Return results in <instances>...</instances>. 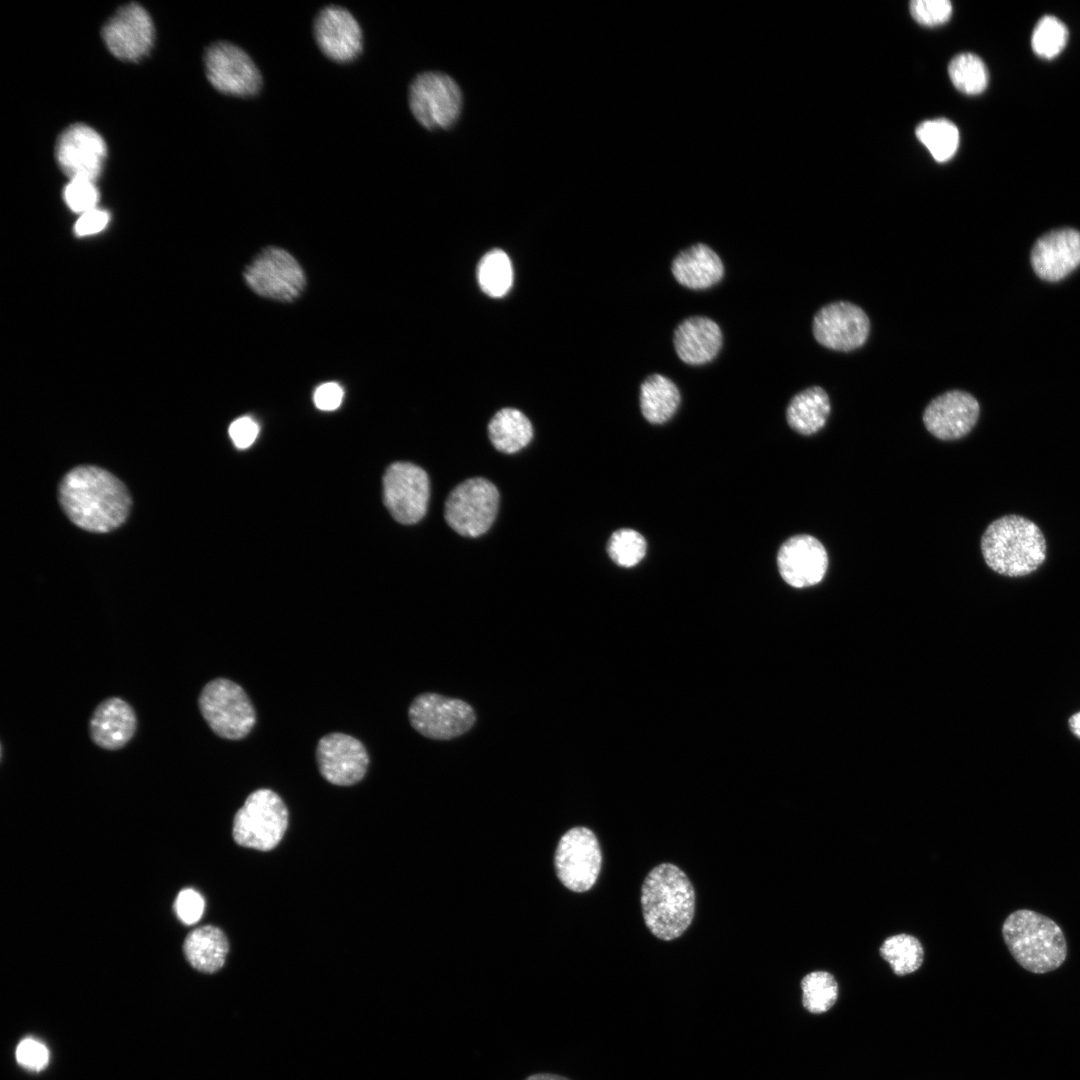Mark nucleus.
Masks as SVG:
<instances>
[{
  "instance_id": "423d86ee",
  "label": "nucleus",
  "mask_w": 1080,
  "mask_h": 1080,
  "mask_svg": "<svg viewBox=\"0 0 1080 1080\" xmlns=\"http://www.w3.org/2000/svg\"><path fill=\"white\" fill-rule=\"evenodd\" d=\"M199 708L213 732L224 739H242L256 723L248 695L240 685L226 678L213 679L204 686Z\"/></svg>"
},
{
  "instance_id": "4be33fe9",
  "label": "nucleus",
  "mask_w": 1080,
  "mask_h": 1080,
  "mask_svg": "<svg viewBox=\"0 0 1080 1080\" xmlns=\"http://www.w3.org/2000/svg\"><path fill=\"white\" fill-rule=\"evenodd\" d=\"M673 343L680 360L689 365H702L713 360L719 353L722 332L714 320L704 316H692L676 327Z\"/></svg>"
},
{
  "instance_id": "c9c22d12",
  "label": "nucleus",
  "mask_w": 1080,
  "mask_h": 1080,
  "mask_svg": "<svg viewBox=\"0 0 1080 1080\" xmlns=\"http://www.w3.org/2000/svg\"><path fill=\"white\" fill-rule=\"evenodd\" d=\"M63 196L67 206L75 213H85L96 208L99 192L94 181L83 178L70 179Z\"/></svg>"
},
{
  "instance_id": "bb28decb",
  "label": "nucleus",
  "mask_w": 1080,
  "mask_h": 1080,
  "mask_svg": "<svg viewBox=\"0 0 1080 1080\" xmlns=\"http://www.w3.org/2000/svg\"><path fill=\"white\" fill-rule=\"evenodd\" d=\"M639 398L644 418L652 424H663L677 411L681 396L672 380L652 374L642 382Z\"/></svg>"
},
{
  "instance_id": "a19ab883",
  "label": "nucleus",
  "mask_w": 1080,
  "mask_h": 1080,
  "mask_svg": "<svg viewBox=\"0 0 1080 1080\" xmlns=\"http://www.w3.org/2000/svg\"><path fill=\"white\" fill-rule=\"evenodd\" d=\"M109 219L107 211L94 208L81 214L74 226L75 233L78 236L96 234L107 226Z\"/></svg>"
},
{
  "instance_id": "1a4fd4ad",
  "label": "nucleus",
  "mask_w": 1080,
  "mask_h": 1080,
  "mask_svg": "<svg viewBox=\"0 0 1080 1080\" xmlns=\"http://www.w3.org/2000/svg\"><path fill=\"white\" fill-rule=\"evenodd\" d=\"M247 285L258 295L282 302L298 298L306 286L298 261L278 247L263 249L244 270Z\"/></svg>"
},
{
  "instance_id": "ea45409f",
  "label": "nucleus",
  "mask_w": 1080,
  "mask_h": 1080,
  "mask_svg": "<svg viewBox=\"0 0 1080 1080\" xmlns=\"http://www.w3.org/2000/svg\"><path fill=\"white\" fill-rule=\"evenodd\" d=\"M259 432L257 423L250 417L244 416L233 421L229 427V435L237 448H248L256 439Z\"/></svg>"
},
{
  "instance_id": "ddd939ff",
  "label": "nucleus",
  "mask_w": 1080,
  "mask_h": 1080,
  "mask_svg": "<svg viewBox=\"0 0 1080 1080\" xmlns=\"http://www.w3.org/2000/svg\"><path fill=\"white\" fill-rule=\"evenodd\" d=\"M209 82L218 91L233 96H252L261 87L260 72L250 56L229 42H216L204 54Z\"/></svg>"
},
{
  "instance_id": "dca6fc26",
  "label": "nucleus",
  "mask_w": 1080,
  "mask_h": 1080,
  "mask_svg": "<svg viewBox=\"0 0 1080 1080\" xmlns=\"http://www.w3.org/2000/svg\"><path fill=\"white\" fill-rule=\"evenodd\" d=\"M316 760L321 775L339 786L359 782L369 765V756L362 742L340 732L329 733L319 740Z\"/></svg>"
},
{
  "instance_id": "39448f33",
  "label": "nucleus",
  "mask_w": 1080,
  "mask_h": 1080,
  "mask_svg": "<svg viewBox=\"0 0 1080 1080\" xmlns=\"http://www.w3.org/2000/svg\"><path fill=\"white\" fill-rule=\"evenodd\" d=\"M288 825V811L281 797L270 789L253 791L237 811L233 838L241 846L268 851L278 845Z\"/></svg>"
},
{
  "instance_id": "9b49d317",
  "label": "nucleus",
  "mask_w": 1080,
  "mask_h": 1080,
  "mask_svg": "<svg viewBox=\"0 0 1080 1080\" xmlns=\"http://www.w3.org/2000/svg\"><path fill=\"white\" fill-rule=\"evenodd\" d=\"M602 856L595 834L575 827L560 839L555 853L556 873L562 884L574 892H585L595 884Z\"/></svg>"
},
{
  "instance_id": "c85d7f7f",
  "label": "nucleus",
  "mask_w": 1080,
  "mask_h": 1080,
  "mask_svg": "<svg viewBox=\"0 0 1080 1080\" xmlns=\"http://www.w3.org/2000/svg\"><path fill=\"white\" fill-rule=\"evenodd\" d=\"M880 955L898 976L915 972L924 960V950L920 941L904 933L886 938L880 947Z\"/></svg>"
},
{
  "instance_id": "4c0bfd02",
  "label": "nucleus",
  "mask_w": 1080,
  "mask_h": 1080,
  "mask_svg": "<svg viewBox=\"0 0 1080 1080\" xmlns=\"http://www.w3.org/2000/svg\"><path fill=\"white\" fill-rule=\"evenodd\" d=\"M15 1055L18 1064L30 1071L43 1070L49 1061L47 1047L33 1038L23 1039L17 1045Z\"/></svg>"
},
{
  "instance_id": "a878e982",
  "label": "nucleus",
  "mask_w": 1080,
  "mask_h": 1080,
  "mask_svg": "<svg viewBox=\"0 0 1080 1080\" xmlns=\"http://www.w3.org/2000/svg\"><path fill=\"white\" fill-rule=\"evenodd\" d=\"M830 411L826 391L820 386H811L791 399L786 409V420L797 433L811 435L823 428Z\"/></svg>"
},
{
  "instance_id": "f03ea898",
  "label": "nucleus",
  "mask_w": 1080,
  "mask_h": 1080,
  "mask_svg": "<svg viewBox=\"0 0 1080 1080\" xmlns=\"http://www.w3.org/2000/svg\"><path fill=\"white\" fill-rule=\"evenodd\" d=\"M641 906L650 932L659 939L673 940L692 923L694 887L679 867L662 863L648 873L642 884Z\"/></svg>"
},
{
  "instance_id": "a211bd4d",
  "label": "nucleus",
  "mask_w": 1080,
  "mask_h": 1080,
  "mask_svg": "<svg viewBox=\"0 0 1080 1080\" xmlns=\"http://www.w3.org/2000/svg\"><path fill=\"white\" fill-rule=\"evenodd\" d=\"M980 413L976 398L962 390H950L937 396L923 412V423L933 436L956 440L975 426Z\"/></svg>"
},
{
  "instance_id": "f3484780",
  "label": "nucleus",
  "mask_w": 1080,
  "mask_h": 1080,
  "mask_svg": "<svg viewBox=\"0 0 1080 1080\" xmlns=\"http://www.w3.org/2000/svg\"><path fill=\"white\" fill-rule=\"evenodd\" d=\"M106 144L101 135L85 124L66 128L56 144V159L61 170L70 178L95 181L106 157Z\"/></svg>"
},
{
  "instance_id": "37998d69",
  "label": "nucleus",
  "mask_w": 1080,
  "mask_h": 1080,
  "mask_svg": "<svg viewBox=\"0 0 1080 1080\" xmlns=\"http://www.w3.org/2000/svg\"><path fill=\"white\" fill-rule=\"evenodd\" d=\"M525 1080H570L569 1078L552 1073H536L528 1076Z\"/></svg>"
},
{
  "instance_id": "6ab92c4d",
  "label": "nucleus",
  "mask_w": 1080,
  "mask_h": 1080,
  "mask_svg": "<svg viewBox=\"0 0 1080 1080\" xmlns=\"http://www.w3.org/2000/svg\"><path fill=\"white\" fill-rule=\"evenodd\" d=\"M777 565L783 580L792 587L804 588L819 583L828 568L823 544L811 535H796L779 548Z\"/></svg>"
},
{
  "instance_id": "79ce46f5",
  "label": "nucleus",
  "mask_w": 1080,
  "mask_h": 1080,
  "mask_svg": "<svg viewBox=\"0 0 1080 1080\" xmlns=\"http://www.w3.org/2000/svg\"><path fill=\"white\" fill-rule=\"evenodd\" d=\"M343 395V389L337 383H324L316 389L314 393V403L320 410L332 411L340 406Z\"/></svg>"
},
{
  "instance_id": "cd10ccee",
  "label": "nucleus",
  "mask_w": 1080,
  "mask_h": 1080,
  "mask_svg": "<svg viewBox=\"0 0 1080 1080\" xmlns=\"http://www.w3.org/2000/svg\"><path fill=\"white\" fill-rule=\"evenodd\" d=\"M488 435L498 451L512 454L528 445L533 437V428L521 411L503 408L490 420Z\"/></svg>"
},
{
  "instance_id": "aec40b11",
  "label": "nucleus",
  "mask_w": 1080,
  "mask_h": 1080,
  "mask_svg": "<svg viewBox=\"0 0 1080 1080\" xmlns=\"http://www.w3.org/2000/svg\"><path fill=\"white\" fill-rule=\"evenodd\" d=\"M314 36L320 50L336 62H350L362 50L360 25L342 7L328 6L318 13L314 21Z\"/></svg>"
},
{
  "instance_id": "f257e3e1",
  "label": "nucleus",
  "mask_w": 1080,
  "mask_h": 1080,
  "mask_svg": "<svg viewBox=\"0 0 1080 1080\" xmlns=\"http://www.w3.org/2000/svg\"><path fill=\"white\" fill-rule=\"evenodd\" d=\"M59 501L75 525L97 533L119 527L131 507L124 484L95 466H79L69 471L60 483Z\"/></svg>"
},
{
  "instance_id": "5701e85b",
  "label": "nucleus",
  "mask_w": 1080,
  "mask_h": 1080,
  "mask_svg": "<svg viewBox=\"0 0 1080 1080\" xmlns=\"http://www.w3.org/2000/svg\"><path fill=\"white\" fill-rule=\"evenodd\" d=\"M136 724L135 713L127 702L117 697L108 698L98 705L91 717V738L104 749L116 750L133 737Z\"/></svg>"
},
{
  "instance_id": "7c9ffc66",
  "label": "nucleus",
  "mask_w": 1080,
  "mask_h": 1080,
  "mask_svg": "<svg viewBox=\"0 0 1080 1080\" xmlns=\"http://www.w3.org/2000/svg\"><path fill=\"white\" fill-rule=\"evenodd\" d=\"M916 136L938 162H945L953 157L959 145V131L947 119H934L922 122L916 128Z\"/></svg>"
},
{
  "instance_id": "6e6552de",
  "label": "nucleus",
  "mask_w": 1080,
  "mask_h": 1080,
  "mask_svg": "<svg viewBox=\"0 0 1080 1080\" xmlns=\"http://www.w3.org/2000/svg\"><path fill=\"white\" fill-rule=\"evenodd\" d=\"M499 504L495 485L484 478H471L456 486L448 495L444 517L458 534L477 537L494 522Z\"/></svg>"
},
{
  "instance_id": "58836bf2",
  "label": "nucleus",
  "mask_w": 1080,
  "mask_h": 1080,
  "mask_svg": "<svg viewBox=\"0 0 1080 1080\" xmlns=\"http://www.w3.org/2000/svg\"><path fill=\"white\" fill-rule=\"evenodd\" d=\"M204 908L205 901L202 895L192 888L181 890L174 903L177 917L186 925L198 922L204 913Z\"/></svg>"
},
{
  "instance_id": "412c9836",
  "label": "nucleus",
  "mask_w": 1080,
  "mask_h": 1080,
  "mask_svg": "<svg viewBox=\"0 0 1080 1080\" xmlns=\"http://www.w3.org/2000/svg\"><path fill=\"white\" fill-rule=\"evenodd\" d=\"M1031 264L1043 280L1063 279L1080 265V232L1061 228L1044 234L1033 245Z\"/></svg>"
},
{
  "instance_id": "f8f14e48",
  "label": "nucleus",
  "mask_w": 1080,
  "mask_h": 1080,
  "mask_svg": "<svg viewBox=\"0 0 1080 1080\" xmlns=\"http://www.w3.org/2000/svg\"><path fill=\"white\" fill-rule=\"evenodd\" d=\"M384 503L392 517L401 524H414L426 513L430 496L427 473L408 462L388 467L383 478Z\"/></svg>"
},
{
  "instance_id": "f704fd0d",
  "label": "nucleus",
  "mask_w": 1080,
  "mask_h": 1080,
  "mask_svg": "<svg viewBox=\"0 0 1080 1080\" xmlns=\"http://www.w3.org/2000/svg\"><path fill=\"white\" fill-rule=\"evenodd\" d=\"M644 537L633 529L623 528L615 531L607 546L610 558L621 567L637 565L646 554Z\"/></svg>"
},
{
  "instance_id": "20e7f679",
  "label": "nucleus",
  "mask_w": 1080,
  "mask_h": 1080,
  "mask_svg": "<svg viewBox=\"0 0 1080 1080\" xmlns=\"http://www.w3.org/2000/svg\"><path fill=\"white\" fill-rule=\"evenodd\" d=\"M1004 942L1024 969L1043 974L1060 967L1067 944L1060 926L1045 915L1028 909L1012 912L1002 925Z\"/></svg>"
},
{
  "instance_id": "9d476101",
  "label": "nucleus",
  "mask_w": 1080,
  "mask_h": 1080,
  "mask_svg": "<svg viewBox=\"0 0 1080 1080\" xmlns=\"http://www.w3.org/2000/svg\"><path fill=\"white\" fill-rule=\"evenodd\" d=\"M409 106L423 127L445 129L454 124L460 115L462 94L450 76L425 72L419 74L410 85Z\"/></svg>"
},
{
  "instance_id": "e433bc0d",
  "label": "nucleus",
  "mask_w": 1080,
  "mask_h": 1080,
  "mask_svg": "<svg viewBox=\"0 0 1080 1080\" xmlns=\"http://www.w3.org/2000/svg\"><path fill=\"white\" fill-rule=\"evenodd\" d=\"M913 18L920 24L936 26L945 23L952 14L948 0H913L910 3Z\"/></svg>"
},
{
  "instance_id": "c03bdc74",
  "label": "nucleus",
  "mask_w": 1080,
  "mask_h": 1080,
  "mask_svg": "<svg viewBox=\"0 0 1080 1080\" xmlns=\"http://www.w3.org/2000/svg\"><path fill=\"white\" fill-rule=\"evenodd\" d=\"M1071 732L1080 739V712L1075 713L1069 719Z\"/></svg>"
},
{
  "instance_id": "72a5a7b5",
  "label": "nucleus",
  "mask_w": 1080,
  "mask_h": 1080,
  "mask_svg": "<svg viewBox=\"0 0 1080 1080\" xmlns=\"http://www.w3.org/2000/svg\"><path fill=\"white\" fill-rule=\"evenodd\" d=\"M1067 39L1068 30L1065 24L1054 16L1046 15L1036 24L1031 45L1038 56L1050 59L1063 50Z\"/></svg>"
},
{
  "instance_id": "b1692460",
  "label": "nucleus",
  "mask_w": 1080,
  "mask_h": 1080,
  "mask_svg": "<svg viewBox=\"0 0 1080 1080\" xmlns=\"http://www.w3.org/2000/svg\"><path fill=\"white\" fill-rule=\"evenodd\" d=\"M671 271L682 286L701 290L717 284L724 275V266L719 255L703 243L694 244L680 253L672 261Z\"/></svg>"
},
{
  "instance_id": "393cba45",
  "label": "nucleus",
  "mask_w": 1080,
  "mask_h": 1080,
  "mask_svg": "<svg viewBox=\"0 0 1080 1080\" xmlns=\"http://www.w3.org/2000/svg\"><path fill=\"white\" fill-rule=\"evenodd\" d=\"M228 950V940L223 931L211 925L191 931L183 944L188 962L203 973H214L221 969Z\"/></svg>"
},
{
  "instance_id": "c756f323",
  "label": "nucleus",
  "mask_w": 1080,
  "mask_h": 1080,
  "mask_svg": "<svg viewBox=\"0 0 1080 1080\" xmlns=\"http://www.w3.org/2000/svg\"><path fill=\"white\" fill-rule=\"evenodd\" d=\"M476 274L480 288L488 296L502 297L511 288L512 264L507 254L500 249H493L481 258Z\"/></svg>"
},
{
  "instance_id": "0eeeda50",
  "label": "nucleus",
  "mask_w": 1080,
  "mask_h": 1080,
  "mask_svg": "<svg viewBox=\"0 0 1080 1080\" xmlns=\"http://www.w3.org/2000/svg\"><path fill=\"white\" fill-rule=\"evenodd\" d=\"M408 718L419 734L438 741L464 735L477 721L476 712L468 702L435 692L417 695L408 708Z\"/></svg>"
},
{
  "instance_id": "2f4dec72",
  "label": "nucleus",
  "mask_w": 1080,
  "mask_h": 1080,
  "mask_svg": "<svg viewBox=\"0 0 1080 1080\" xmlns=\"http://www.w3.org/2000/svg\"><path fill=\"white\" fill-rule=\"evenodd\" d=\"M802 1005L812 1014L829 1011L836 1003L839 987L834 976L827 971H813L801 980Z\"/></svg>"
},
{
  "instance_id": "7ed1b4c3",
  "label": "nucleus",
  "mask_w": 1080,
  "mask_h": 1080,
  "mask_svg": "<svg viewBox=\"0 0 1080 1080\" xmlns=\"http://www.w3.org/2000/svg\"><path fill=\"white\" fill-rule=\"evenodd\" d=\"M981 552L995 572L1018 577L1037 570L1046 558V541L1040 528L1019 515L993 521L981 538Z\"/></svg>"
},
{
  "instance_id": "2eb2a0df",
  "label": "nucleus",
  "mask_w": 1080,
  "mask_h": 1080,
  "mask_svg": "<svg viewBox=\"0 0 1080 1080\" xmlns=\"http://www.w3.org/2000/svg\"><path fill=\"white\" fill-rule=\"evenodd\" d=\"M154 25L148 12L137 3L119 8L106 22L102 37L109 51L123 61L137 62L153 46Z\"/></svg>"
},
{
  "instance_id": "473e14b6",
  "label": "nucleus",
  "mask_w": 1080,
  "mask_h": 1080,
  "mask_svg": "<svg viewBox=\"0 0 1080 1080\" xmlns=\"http://www.w3.org/2000/svg\"><path fill=\"white\" fill-rule=\"evenodd\" d=\"M948 73L953 85L964 94L977 95L987 87V68L975 54L961 53L955 56L949 63Z\"/></svg>"
},
{
  "instance_id": "4468645a",
  "label": "nucleus",
  "mask_w": 1080,
  "mask_h": 1080,
  "mask_svg": "<svg viewBox=\"0 0 1080 1080\" xmlns=\"http://www.w3.org/2000/svg\"><path fill=\"white\" fill-rule=\"evenodd\" d=\"M812 332L815 340L825 348L850 352L867 341L870 320L861 307L848 301H836L816 312Z\"/></svg>"
}]
</instances>
